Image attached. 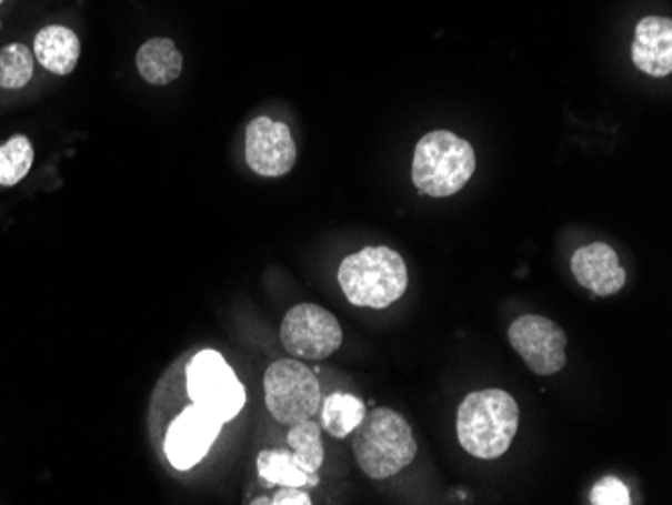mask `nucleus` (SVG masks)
Listing matches in <instances>:
<instances>
[{
  "label": "nucleus",
  "instance_id": "18",
  "mask_svg": "<svg viewBox=\"0 0 672 505\" xmlns=\"http://www.w3.org/2000/svg\"><path fill=\"white\" fill-rule=\"evenodd\" d=\"M34 150L29 138L14 135L0 145V185H17L31 172Z\"/></svg>",
  "mask_w": 672,
  "mask_h": 505
},
{
  "label": "nucleus",
  "instance_id": "6",
  "mask_svg": "<svg viewBox=\"0 0 672 505\" xmlns=\"http://www.w3.org/2000/svg\"><path fill=\"white\" fill-rule=\"evenodd\" d=\"M188 395L192 403L208 408L228 423L244 408L245 388L232 366L218 351H202L193 356L185 371Z\"/></svg>",
  "mask_w": 672,
  "mask_h": 505
},
{
  "label": "nucleus",
  "instance_id": "2",
  "mask_svg": "<svg viewBox=\"0 0 672 505\" xmlns=\"http://www.w3.org/2000/svg\"><path fill=\"white\" fill-rule=\"evenodd\" d=\"M337 279L352 306L374 311L403 299L409 284L405 260L389 246H367L347 256Z\"/></svg>",
  "mask_w": 672,
  "mask_h": 505
},
{
  "label": "nucleus",
  "instance_id": "9",
  "mask_svg": "<svg viewBox=\"0 0 672 505\" xmlns=\"http://www.w3.org/2000/svg\"><path fill=\"white\" fill-rule=\"evenodd\" d=\"M222 427L224 421L215 417L208 408L195 403L183 408L182 413L171 421L170 430L166 433L163 450L168 462L180 472L192 469L210 453Z\"/></svg>",
  "mask_w": 672,
  "mask_h": 505
},
{
  "label": "nucleus",
  "instance_id": "4",
  "mask_svg": "<svg viewBox=\"0 0 672 505\" xmlns=\"http://www.w3.org/2000/svg\"><path fill=\"white\" fill-rule=\"evenodd\" d=\"M475 172L470 141L448 130L431 131L417 143L413 183L431 198H449L463 190Z\"/></svg>",
  "mask_w": 672,
  "mask_h": 505
},
{
  "label": "nucleus",
  "instance_id": "8",
  "mask_svg": "<svg viewBox=\"0 0 672 505\" xmlns=\"http://www.w3.org/2000/svg\"><path fill=\"white\" fill-rule=\"evenodd\" d=\"M508 336L513 351L535 375H555L564 368L568 336L554 321L538 314H523L513 321Z\"/></svg>",
  "mask_w": 672,
  "mask_h": 505
},
{
  "label": "nucleus",
  "instance_id": "19",
  "mask_svg": "<svg viewBox=\"0 0 672 505\" xmlns=\"http://www.w3.org/2000/svg\"><path fill=\"white\" fill-rule=\"evenodd\" d=\"M34 75L32 53L21 43L7 44L0 49V87L21 89Z\"/></svg>",
  "mask_w": 672,
  "mask_h": 505
},
{
  "label": "nucleus",
  "instance_id": "16",
  "mask_svg": "<svg viewBox=\"0 0 672 505\" xmlns=\"http://www.w3.org/2000/svg\"><path fill=\"white\" fill-rule=\"evenodd\" d=\"M367 415L363 401L349 393H332L322 401V430L337 440L349 437Z\"/></svg>",
  "mask_w": 672,
  "mask_h": 505
},
{
  "label": "nucleus",
  "instance_id": "7",
  "mask_svg": "<svg viewBox=\"0 0 672 505\" xmlns=\"http://www.w3.org/2000/svg\"><path fill=\"white\" fill-rule=\"evenodd\" d=\"M280 341L294 358L322 361L341 349L342 329L332 312L304 302L287 312L280 326Z\"/></svg>",
  "mask_w": 672,
  "mask_h": 505
},
{
  "label": "nucleus",
  "instance_id": "3",
  "mask_svg": "<svg viewBox=\"0 0 672 505\" xmlns=\"http://www.w3.org/2000/svg\"><path fill=\"white\" fill-rule=\"evenodd\" d=\"M352 452L367 477L389 479L415 459L417 441L403 415L377 407L354 430Z\"/></svg>",
  "mask_w": 672,
  "mask_h": 505
},
{
  "label": "nucleus",
  "instance_id": "14",
  "mask_svg": "<svg viewBox=\"0 0 672 505\" xmlns=\"http://www.w3.org/2000/svg\"><path fill=\"white\" fill-rule=\"evenodd\" d=\"M136 63L139 75L151 85H170L182 75L183 57L171 39L156 37L141 44Z\"/></svg>",
  "mask_w": 672,
  "mask_h": 505
},
{
  "label": "nucleus",
  "instance_id": "12",
  "mask_svg": "<svg viewBox=\"0 0 672 505\" xmlns=\"http://www.w3.org/2000/svg\"><path fill=\"white\" fill-rule=\"evenodd\" d=\"M632 61L642 73L651 77L671 75L672 21L664 17H646L636 24Z\"/></svg>",
  "mask_w": 672,
  "mask_h": 505
},
{
  "label": "nucleus",
  "instance_id": "10",
  "mask_svg": "<svg viewBox=\"0 0 672 505\" xmlns=\"http://www.w3.org/2000/svg\"><path fill=\"white\" fill-rule=\"evenodd\" d=\"M245 163L264 178H280L297 163V143L289 125L270 118L252 119L245 128Z\"/></svg>",
  "mask_w": 672,
  "mask_h": 505
},
{
  "label": "nucleus",
  "instance_id": "1",
  "mask_svg": "<svg viewBox=\"0 0 672 505\" xmlns=\"http://www.w3.org/2000/svg\"><path fill=\"white\" fill-rule=\"evenodd\" d=\"M520 427V407L503 388L473 391L458 408V440L478 459H500Z\"/></svg>",
  "mask_w": 672,
  "mask_h": 505
},
{
  "label": "nucleus",
  "instance_id": "17",
  "mask_svg": "<svg viewBox=\"0 0 672 505\" xmlns=\"http://www.w3.org/2000/svg\"><path fill=\"white\" fill-rule=\"evenodd\" d=\"M289 447L294 459L304 472L319 473L324 463V447H322L321 425L314 421H300L290 425Z\"/></svg>",
  "mask_w": 672,
  "mask_h": 505
},
{
  "label": "nucleus",
  "instance_id": "20",
  "mask_svg": "<svg viewBox=\"0 0 672 505\" xmlns=\"http://www.w3.org/2000/svg\"><path fill=\"white\" fill-rule=\"evenodd\" d=\"M590 504L592 505H630V492L626 485L614 475H606L598 479L596 485L590 492Z\"/></svg>",
  "mask_w": 672,
  "mask_h": 505
},
{
  "label": "nucleus",
  "instance_id": "5",
  "mask_svg": "<svg viewBox=\"0 0 672 505\" xmlns=\"http://www.w3.org/2000/svg\"><path fill=\"white\" fill-rule=\"evenodd\" d=\"M264 395L270 415L282 425L312 420L322 405L319 378L299 358H280L268 366Z\"/></svg>",
  "mask_w": 672,
  "mask_h": 505
},
{
  "label": "nucleus",
  "instance_id": "13",
  "mask_svg": "<svg viewBox=\"0 0 672 505\" xmlns=\"http://www.w3.org/2000/svg\"><path fill=\"white\" fill-rule=\"evenodd\" d=\"M79 54H81V43L77 34L61 24L44 27L34 39V57L54 75L64 77L73 73Z\"/></svg>",
  "mask_w": 672,
  "mask_h": 505
},
{
  "label": "nucleus",
  "instance_id": "21",
  "mask_svg": "<svg viewBox=\"0 0 672 505\" xmlns=\"http://www.w3.org/2000/svg\"><path fill=\"white\" fill-rule=\"evenodd\" d=\"M252 504H270V505H310V495L302 487H282L274 497H260L254 499Z\"/></svg>",
  "mask_w": 672,
  "mask_h": 505
},
{
  "label": "nucleus",
  "instance_id": "11",
  "mask_svg": "<svg viewBox=\"0 0 672 505\" xmlns=\"http://www.w3.org/2000/svg\"><path fill=\"white\" fill-rule=\"evenodd\" d=\"M570 266L578 284L602 299L622 291L629 279L616 250L604 242H594L576 250Z\"/></svg>",
  "mask_w": 672,
  "mask_h": 505
},
{
  "label": "nucleus",
  "instance_id": "15",
  "mask_svg": "<svg viewBox=\"0 0 672 505\" xmlns=\"http://www.w3.org/2000/svg\"><path fill=\"white\" fill-rule=\"evenodd\" d=\"M258 475L268 484L282 487H317L319 473L304 472L294 455L287 450H264L258 453Z\"/></svg>",
  "mask_w": 672,
  "mask_h": 505
},
{
  "label": "nucleus",
  "instance_id": "22",
  "mask_svg": "<svg viewBox=\"0 0 672 505\" xmlns=\"http://www.w3.org/2000/svg\"><path fill=\"white\" fill-rule=\"evenodd\" d=\"M2 2H4V0H0V4H2Z\"/></svg>",
  "mask_w": 672,
  "mask_h": 505
}]
</instances>
